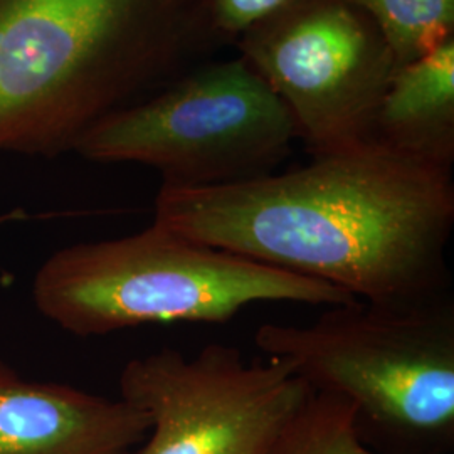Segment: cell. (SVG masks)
<instances>
[{"instance_id": "1", "label": "cell", "mask_w": 454, "mask_h": 454, "mask_svg": "<svg viewBox=\"0 0 454 454\" xmlns=\"http://www.w3.org/2000/svg\"><path fill=\"white\" fill-rule=\"evenodd\" d=\"M153 223L371 303L450 294L451 168L372 142L239 184L162 185Z\"/></svg>"}, {"instance_id": "2", "label": "cell", "mask_w": 454, "mask_h": 454, "mask_svg": "<svg viewBox=\"0 0 454 454\" xmlns=\"http://www.w3.org/2000/svg\"><path fill=\"white\" fill-rule=\"evenodd\" d=\"M215 44L200 0H0V153L74 152Z\"/></svg>"}, {"instance_id": "3", "label": "cell", "mask_w": 454, "mask_h": 454, "mask_svg": "<svg viewBox=\"0 0 454 454\" xmlns=\"http://www.w3.org/2000/svg\"><path fill=\"white\" fill-rule=\"evenodd\" d=\"M33 296L48 320L78 337L142 325L226 324L261 301L337 307L357 300L159 223L127 238L56 251L35 273Z\"/></svg>"}, {"instance_id": "4", "label": "cell", "mask_w": 454, "mask_h": 454, "mask_svg": "<svg viewBox=\"0 0 454 454\" xmlns=\"http://www.w3.org/2000/svg\"><path fill=\"white\" fill-rule=\"evenodd\" d=\"M254 341L311 390L348 399L358 419L407 438H453L451 294L407 305L356 300L309 325H262Z\"/></svg>"}, {"instance_id": "5", "label": "cell", "mask_w": 454, "mask_h": 454, "mask_svg": "<svg viewBox=\"0 0 454 454\" xmlns=\"http://www.w3.org/2000/svg\"><path fill=\"white\" fill-rule=\"evenodd\" d=\"M294 138L292 114L239 56L101 118L74 152L93 162L152 167L163 187L204 189L275 174Z\"/></svg>"}, {"instance_id": "6", "label": "cell", "mask_w": 454, "mask_h": 454, "mask_svg": "<svg viewBox=\"0 0 454 454\" xmlns=\"http://www.w3.org/2000/svg\"><path fill=\"white\" fill-rule=\"evenodd\" d=\"M234 44L283 101L311 157L371 144L397 63L367 12L348 0H285Z\"/></svg>"}, {"instance_id": "7", "label": "cell", "mask_w": 454, "mask_h": 454, "mask_svg": "<svg viewBox=\"0 0 454 454\" xmlns=\"http://www.w3.org/2000/svg\"><path fill=\"white\" fill-rule=\"evenodd\" d=\"M120 390L150 419L140 454H268L313 392L285 362H246L223 343L131 358Z\"/></svg>"}, {"instance_id": "8", "label": "cell", "mask_w": 454, "mask_h": 454, "mask_svg": "<svg viewBox=\"0 0 454 454\" xmlns=\"http://www.w3.org/2000/svg\"><path fill=\"white\" fill-rule=\"evenodd\" d=\"M148 431L125 399L31 380L0 360V454H131Z\"/></svg>"}, {"instance_id": "9", "label": "cell", "mask_w": 454, "mask_h": 454, "mask_svg": "<svg viewBox=\"0 0 454 454\" xmlns=\"http://www.w3.org/2000/svg\"><path fill=\"white\" fill-rule=\"evenodd\" d=\"M372 144L442 168L454 163V39L394 71Z\"/></svg>"}, {"instance_id": "10", "label": "cell", "mask_w": 454, "mask_h": 454, "mask_svg": "<svg viewBox=\"0 0 454 454\" xmlns=\"http://www.w3.org/2000/svg\"><path fill=\"white\" fill-rule=\"evenodd\" d=\"M358 411L332 392H311L268 454H382L364 444Z\"/></svg>"}, {"instance_id": "11", "label": "cell", "mask_w": 454, "mask_h": 454, "mask_svg": "<svg viewBox=\"0 0 454 454\" xmlns=\"http://www.w3.org/2000/svg\"><path fill=\"white\" fill-rule=\"evenodd\" d=\"M372 17L397 67L454 39V0H348Z\"/></svg>"}, {"instance_id": "12", "label": "cell", "mask_w": 454, "mask_h": 454, "mask_svg": "<svg viewBox=\"0 0 454 454\" xmlns=\"http://www.w3.org/2000/svg\"><path fill=\"white\" fill-rule=\"evenodd\" d=\"M221 43L236 37L253 22L275 11L285 0H200Z\"/></svg>"}]
</instances>
